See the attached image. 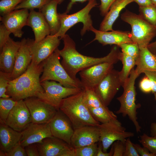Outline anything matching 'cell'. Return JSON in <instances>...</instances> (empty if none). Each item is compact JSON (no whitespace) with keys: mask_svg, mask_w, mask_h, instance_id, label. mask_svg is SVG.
Returning a JSON list of instances; mask_svg holds the SVG:
<instances>
[{"mask_svg":"<svg viewBox=\"0 0 156 156\" xmlns=\"http://www.w3.org/2000/svg\"><path fill=\"white\" fill-rule=\"evenodd\" d=\"M58 4H61L62 2H63L65 0H56Z\"/></svg>","mask_w":156,"mask_h":156,"instance_id":"db71d44e","label":"cell"},{"mask_svg":"<svg viewBox=\"0 0 156 156\" xmlns=\"http://www.w3.org/2000/svg\"><path fill=\"white\" fill-rule=\"evenodd\" d=\"M139 6H145L153 4L151 0H133Z\"/></svg>","mask_w":156,"mask_h":156,"instance_id":"f907efd6","label":"cell"},{"mask_svg":"<svg viewBox=\"0 0 156 156\" xmlns=\"http://www.w3.org/2000/svg\"><path fill=\"white\" fill-rule=\"evenodd\" d=\"M119 59L123 65L121 70L119 72V78L123 87L128 79L131 70L135 65L136 61L122 52L120 53Z\"/></svg>","mask_w":156,"mask_h":156,"instance_id":"83f0119b","label":"cell"},{"mask_svg":"<svg viewBox=\"0 0 156 156\" xmlns=\"http://www.w3.org/2000/svg\"><path fill=\"white\" fill-rule=\"evenodd\" d=\"M147 47L148 49L153 54H156V40L151 43H150Z\"/></svg>","mask_w":156,"mask_h":156,"instance_id":"816d5d0a","label":"cell"},{"mask_svg":"<svg viewBox=\"0 0 156 156\" xmlns=\"http://www.w3.org/2000/svg\"><path fill=\"white\" fill-rule=\"evenodd\" d=\"M129 138H127L125 142V147L123 156H139Z\"/></svg>","mask_w":156,"mask_h":156,"instance_id":"ab89813d","label":"cell"},{"mask_svg":"<svg viewBox=\"0 0 156 156\" xmlns=\"http://www.w3.org/2000/svg\"><path fill=\"white\" fill-rule=\"evenodd\" d=\"M135 65L137 67L135 70L139 76L145 70H156V55L152 53L147 47L140 49Z\"/></svg>","mask_w":156,"mask_h":156,"instance_id":"4316f807","label":"cell"},{"mask_svg":"<svg viewBox=\"0 0 156 156\" xmlns=\"http://www.w3.org/2000/svg\"><path fill=\"white\" fill-rule=\"evenodd\" d=\"M23 0H0V16L5 15L14 10L16 6Z\"/></svg>","mask_w":156,"mask_h":156,"instance_id":"8d00e7d4","label":"cell"},{"mask_svg":"<svg viewBox=\"0 0 156 156\" xmlns=\"http://www.w3.org/2000/svg\"><path fill=\"white\" fill-rule=\"evenodd\" d=\"M6 156H27L25 148L19 143H17L10 151L5 153Z\"/></svg>","mask_w":156,"mask_h":156,"instance_id":"f35d334b","label":"cell"},{"mask_svg":"<svg viewBox=\"0 0 156 156\" xmlns=\"http://www.w3.org/2000/svg\"><path fill=\"white\" fill-rule=\"evenodd\" d=\"M121 18L131 25V39L140 49L147 47L156 35V28L139 14L127 10L121 14Z\"/></svg>","mask_w":156,"mask_h":156,"instance_id":"8992f818","label":"cell"},{"mask_svg":"<svg viewBox=\"0 0 156 156\" xmlns=\"http://www.w3.org/2000/svg\"><path fill=\"white\" fill-rule=\"evenodd\" d=\"M57 4L56 0H51L39 10L44 16L49 26L51 35L57 34L60 27L58 13L57 11Z\"/></svg>","mask_w":156,"mask_h":156,"instance_id":"484cf974","label":"cell"},{"mask_svg":"<svg viewBox=\"0 0 156 156\" xmlns=\"http://www.w3.org/2000/svg\"><path fill=\"white\" fill-rule=\"evenodd\" d=\"M139 75L135 69L131 70L129 77L122 87V94L117 98L120 104L119 109L116 112L124 117L127 116L134 125L136 132H141V127L138 121L137 109L140 106L135 103L136 92L135 88V79Z\"/></svg>","mask_w":156,"mask_h":156,"instance_id":"5b68a950","label":"cell"},{"mask_svg":"<svg viewBox=\"0 0 156 156\" xmlns=\"http://www.w3.org/2000/svg\"><path fill=\"white\" fill-rule=\"evenodd\" d=\"M98 126H86L74 130L70 145L74 148L90 145L100 141Z\"/></svg>","mask_w":156,"mask_h":156,"instance_id":"d6986e66","label":"cell"},{"mask_svg":"<svg viewBox=\"0 0 156 156\" xmlns=\"http://www.w3.org/2000/svg\"><path fill=\"white\" fill-rule=\"evenodd\" d=\"M24 101L29 110L33 123H49L57 110L51 104L37 97H29Z\"/></svg>","mask_w":156,"mask_h":156,"instance_id":"8fae6325","label":"cell"},{"mask_svg":"<svg viewBox=\"0 0 156 156\" xmlns=\"http://www.w3.org/2000/svg\"></svg>","mask_w":156,"mask_h":156,"instance_id":"9f6ffc18","label":"cell"},{"mask_svg":"<svg viewBox=\"0 0 156 156\" xmlns=\"http://www.w3.org/2000/svg\"><path fill=\"white\" fill-rule=\"evenodd\" d=\"M89 109L93 118L100 123H104L117 119L116 115L107 106L90 108Z\"/></svg>","mask_w":156,"mask_h":156,"instance_id":"f1b7e54d","label":"cell"},{"mask_svg":"<svg viewBox=\"0 0 156 156\" xmlns=\"http://www.w3.org/2000/svg\"><path fill=\"white\" fill-rule=\"evenodd\" d=\"M114 64L104 62L85 68L79 72L83 89L88 88L94 90L108 72L113 69Z\"/></svg>","mask_w":156,"mask_h":156,"instance_id":"5bb4252c","label":"cell"},{"mask_svg":"<svg viewBox=\"0 0 156 156\" xmlns=\"http://www.w3.org/2000/svg\"><path fill=\"white\" fill-rule=\"evenodd\" d=\"M83 89L80 92L63 99L59 109L71 121L74 130L86 126H98L100 123L92 116L83 99Z\"/></svg>","mask_w":156,"mask_h":156,"instance_id":"3957f363","label":"cell"},{"mask_svg":"<svg viewBox=\"0 0 156 156\" xmlns=\"http://www.w3.org/2000/svg\"><path fill=\"white\" fill-rule=\"evenodd\" d=\"M139 87L141 90L144 92L148 93L152 92L151 81L146 75L140 81Z\"/></svg>","mask_w":156,"mask_h":156,"instance_id":"7bdbcfd3","label":"cell"},{"mask_svg":"<svg viewBox=\"0 0 156 156\" xmlns=\"http://www.w3.org/2000/svg\"><path fill=\"white\" fill-rule=\"evenodd\" d=\"M98 4L96 0H89L84 8L75 13L71 14H68L65 12L58 13L60 27L58 32L54 36L60 37L62 39L70 28L79 22L82 23L83 25L80 32L82 36L87 31H91L93 27L89 13L92 9Z\"/></svg>","mask_w":156,"mask_h":156,"instance_id":"52a82bcc","label":"cell"},{"mask_svg":"<svg viewBox=\"0 0 156 156\" xmlns=\"http://www.w3.org/2000/svg\"><path fill=\"white\" fill-rule=\"evenodd\" d=\"M44 92L39 94L37 97L48 103L57 110L59 109L62 100L77 94L83 89L66 87L55 81L46 80L41 82Z\"/></svg>","mask_w":156,"mask_h":156,"instance_id":"9c48e42d","label":"cell"},{"mask_svg":"<svg viewBox=\"0 0 156 156\" xmlns=\"http://www.w3.org/2000/svg\"><path fill=\"white\" fill-rule=\"evenodd\" d=\"M28 10L26 9L13 10L0 16V20L15 37L21 38L24 34L22 29L26 25L29 14Z\"/></svg>","mask_w":156,"mask_h":156,"instance_id":"e0dca14e","label":"cell"},{"mask_svg":"<svg viewBox=\"0 0 156 156\" xmlns=\"http://www.w3.org/2000/svg\"><path fill=\"white\" fill-rule=\"evenodd\" d=\"M122 52L133 58L136 61L139 54L140 49L136 43H124L118 46Z\"/></svg>","mask_w":156,"mask_h":156,"instance_id":"e575fe53","label":"cell"},{"mask_svg":"<svg viewBox=\"0 0 156 156\" xmlns=\"http://www.w3.org/2000/svg\"><path fill=\"white\" fill-rule=\"evenodd\" d=\"M122 86L119 71L112 69L94 89L103 105L107 107Z\"/></svg>","mask_w":156,"mask_h":156,"instance_id":"30bf717a","label":"cell"},{"mask_svg":"<svg viewBox=\"0 0 156 156\" xmlns=\"http://www.w3.org/2000/svg\"><path fill=\"white\" fill-rule=\"evenodd\" d=\"M153 4L156 5V0H151Z\"/></svg>","mask_w":156,"mask_h":156,"instance_id":"11a10c76","label":"cell"},{"mask_svg":"<svg viewBox=\"0 0 156 156\" xmlns=\"http://www.w3.org/2000/svg\"><path fill=\"white\" fill-rule=\"evenodd\" d=\"M22 136L21 132L14 130L4 123L0 122V149L7 153L19 143Z\"/></svg>","mask_w":156,"mask_h":156,"instance_id":"cb8c5ba5","label":"cell"},{"mask_svg":"<svg viewBox=\"0 0 156 156\" xmlns=\"http://www.w3.org/2000/svg\"><path fill=\"white\" fill-rule=\"evenodd\" d=\"M26 25L32 29L35 42H38L51 34L49 26L42 13L34 10H30Z\"/></svg>","mask_w":156,"mask_h":156,"instance_id":"603a6c76","label":"cell"},{"mask_svg":"<svg viewBox=\"0 0 156 156\" xmlns=\"http://www.w3.org/2000/svg\"><path fill=\"white\" fill-rule=\"evenodd\" d=\"M31 122L29 110L23 100L17 101L10 112L5 124L13 129L22 132Z\"/></svg>","mask_w":156,"mask_h":156,"instance_id":"2e32d148","label":"cell"},{"mask_svg":"<svg viewBox=\"0 0 156 156\" xmlns=\"http://www.w3.org/2000/svg\"><path fill=\"white\" fill-rule=\"evenodd\" d=\"M98 126L100 134L99 141L104 153H107V149L115 142L120 140L125 142L127 138L134 136V133L126 131V128L117 119L100 124Z\"/></svg>","mask_w":156,"mask_h":156,"instance_id":"ba28073f","label":"cell"},{"mask_svg":"<svg viewBox=\"0 0 156 156\" xmlns=\"http://www.w3.org/2000/svg\"><path fill=\"white\" fill-rule=\"evenodd\" d=\"M83 99L89 108H96L104 105L94 89L85 88L83 89Z\"/></svg>","mask_w":156,"mask_h":156,"instance_id":"f546056e","label":"cell"},{"mask_svg":"<svg viewBox=\"0 0 156 156\" xmlns=\"http://www.w3.org/2000/svg\"><path fill=\"white\" fill-rule=\"evenodd\" d=\"M11 33L7 29L4 25L2 23L0 25V51L6 42L10 37Z\"/></svg>","mask_w":156,"mask_h":156,"instance_id":"60d3db41","label":"cell"},{"mask_svg":"<svg viewBox=\"0 0 156 156\" xmlns=\"http://www.w3.org/2000/svg\"><path fill=\"white\" fill-rule=\"evenodd\" d=\"M36 144L39 156H75L74 148L53 136Z\"/></svg>","mask_w":156,"mask_h":156,"instance_id":"4fadbf2b","label":"cell"},{"mask_svg":"<svg viewBox=\"0 0 156 156\" xmlns=\"http://www.w3.org/2000/svg\"><path fill=\"white\" fill-rule=\"evenodd\" d=\"M74 148L75 156H97L98 146L96 143Z\"/></svg>","mask_w":156,"mask_h":156,"instance_id":"836d02e7","label":"cell"},{"mask_svg":"<svg viewBox=\"0 0 156 156\" xmlns=\"http://www.w3.org/2000/svg\"><path fill=\"white\" fill-rule=\"evenodd\" d=\"M99 144L98 146V151L97 156H112L114 153V149L112 145L110 151L109 153H104L103 151L102 146L101 142L99 141Z\"/></svg>","mask_w":156,"mask_h":156,"instance_id":"c3c4849f","label":"cell"},{"mask_svg":"<svg viewBox=\"0 0 156 156\" xmlns=\"http://www.w3.org/2000/svg\"><path fill=\"white\" fill-rule=\"evenodd\" d=\"M21 44V41H15L9 37L0 51V71L12 73L14 66L16 55Z\"/></svg>","mask_w":156,"mask_h":156,"instance_id":"44dd1931","label":"cell"},{"mask_svg":"<svg viewBox=\"0 0 156 156\" xmlns=\"http://www.w3.org/2000/svg\"><path fill=\"white\" fill-rule=\"evenodd\" d=\"M133 144L140 156H156V155L151 153L146 148L142 147L138 144L133 143Z\"/></svg>","mask_w":156,"mask_h":156,"instance_id":"7dc6e473","label":"cell"},{"mask_svg":"<svg viewBox=\"0 0 156 156\" xmlns=\"http://www.w3.org/2000/svg\"><path fill=\"white\" fill-rule=\"evenodd\" d=\"M140 14L145 20L156 28V5L153 4L139 6Z\"/></svg>","mask_w":156,"mask_h":156,"instance_id":"1f68e13d","label":"cell"},{"mask_svg":"<svg viewBox=\"0 0 156 156\" xmlns=\"http://www.w3.org/2000/svg\"><path fill=\"white\" fill-rule=\"evenodd\" d=\"M155 98L156 100V92L153 93ZM151 135L152 136L156 135V122L152 123L151 126Z\"/></svg>","mask_w":156,"mask_h":156,"instance_id":"f5cc1de1","label":"cell"},{"mask_svg":"<svg viewBox=\"0 0 156 156\" xmlns=\"http://www.w3.org/2000/svg\"><path fill=\"white\" fill-rule=\"evenodd\" d=\"M49 124L53 136L70 145L74 129L70 120L64 112L58 110Z\"/></svg>","mask_w":156,"mask_h":156,"instance_id":"9a60e30c","label":"cell"},{"mask_svg":"<svg viewBox=\"0 0 156 156\" xmlns=\"http://www.w3.org/2000/svg\"><path fill=\"white\" fill-rule=\"evenodd\" d=\"M139 141L151 153L156 155V135L150 136L143 133L140 136Z\"/></svg>","mask_w":156,"mask_h":156,"instance_id":"d590c367","label":"cell"},{"mask_svg":"<svg viewBox=\"0 0 156 156\" xmlns=\"http://www.w3.org/2000/svg\"><path fill=\"white\" fill-rule=\"evenodd\" d=\"M143 73L150 80L152 87V92H156V70H145Z\"/></svg>","mask_w":156,"mask_h":156,"instance_id":"f6af8a7d","label":"cell"},{"mask_svg":"<svg viewBox=\"0 0 156 156\" xmlns=\"http://www.w3.org/2000/svg\"><path fill=\"white\" fill-rule=\"evenodd\" d=\"M28 39L32 56V62L38 65L47 59L58 48L60 43L59 37L50 35L38 42Z\"/></svg>","mask_w":156,"mask_h":156,"instance_id":"7c38bea8","label":"cell"},{"mask_svg":"<svg viewBox=\"0 0 156 156\" xmlns=\"http://www.w3.org/2000/svg\"><path fill=\"white\" fill-rule=\"evenodd\" d=\"M64 46L61 50L58 49L60 56L62 58L61 64L68 75L73 79H77V73L81 71L92 66L104 62L114 64L119 60L118 47L114 45L109 53L101 57H94L81 54L76 50L75 43L70 37L66 34L62 38Z\"/></svg>","mask_w":156,"mask_h":156,"instance_id":"6da1fadb","label":"cell"},{"mask_svg":"<svg viewBox=\"0 0 156 156\" xmlns=\"http://www.w3.org/2000/svg\"><path fill=\"white\" fill-rule=\"evenodd\" d=\"M116 0H100L99 10L101 16H105L109 11L111 5Z\"/></svg>","mask_w":156,"mask_h":156,"instance_id":"ee69618b","label":"cell"},{"mask_svg":"<svg viewBox=\"0 0 156 156\" xmlns=\"http://www.w3.org/2000/svg\"><path fill=\"white\" fill-rule=\"evenodd\" d=\"M21 132L19 142L23 147L41 142L44 138L53 136L49 123L31 122Z\"/></svg>","mask_w":156,"mask_h":156,"instance_id":"ac0fdd59","label":"cell"},{"mask_svg":"<svg viewBox=\"0 0 156 156\" xmlns=\"http://www.w3.org/2000/svg\"><path fill=\"white\" fill-rule=\"evenodd\" d=\"M16 55L11 77L12 80L23 74L26 71L32 60L28 39L23 38Z\"/></svg>","mask_w":156,"mask_h":156,"instance_id":"7402d4cb","label":"cell"},{"mask_svg":"<svg viewBox=\"0 0 156 156\" xmlns=\"http://www.w3.org/2000/svg\"><path fill=\"white\" fill-rule=\"evenodd\" d=\"M51 0H23L17 5L14 10L26 9L28 10L38 9L39 10Z\"/></svg>","mask_w":156,"mask_h":156,"instance_id":"d6a6232c","label":"cell"},{"mask_svg":"<svg viewBox=\"0 0 156 156\" xmlns=\"http://www.w3.org/2000/svg\"><path fill=\"white\" fill-rule=\"evenodd\" d=\"M88 0H70L65 12L67 14L68 13L71 9L73 5L76 3L77 2L83 3Z\"/></svg>","mask_w":156,"mask_h":156,"instance_id":"681fc988","label":"cell"},{"mask_svg":"<svg viewBox=\"0 0 156 156\" xmlns=\"http://www.w3.org/2000/svg\"><path fill=\"white\" fill-rule=\"evenodd\" d=\"M24 148L27 156H39L36 143L29 144Z\"/></svg>","mask_w":156,"mask_h":156,"instance_id":"bcb514c9","label":"cell"},{"mask_svg":"<svg viewBox=\"0 0 156 156\" xmlns=\"http://www.w3.org/2000/svg\"><path fill=\"white\" fill-rule=\"evenodd\" d=\"M11 74L0 71V97L9 98L10 96L6 94L9 83L12 80Z\"/></svg>","mask_w":156,"mask_h":156,"instance_id":"74e56055","label":"cell"},{"mask_svg":"<svg viewBox=\"0 0 156 156\" xmlns=\"http://www.w3.org/2000/svg\"><path fill=\"white\" fill-rule=\"evenodd\" d=\"M133 0H116L111 6L100 24L99 30L103 31L113 30V25L122 10Z\"/></svg>","mask_w":156,"mask_h":156,"instance_id":"d4e9b609","label":"cell"},{"mask_svg":"<svg viewBox=\"0 0 156 156\" xmlns=\"http://www.w3.org/2000/svg\"><path fill=\"white\" fill-rule=\"evenodd\" d=\"M17 101L12 98L0 99V122L5 124L8 115Z\"/></svg>","mask_w":156,"mask_h":156,"instance_id":"4dcf8cb0","label":"cell"},{"mask_svg":"<svg viewBox=\"0 0 156 156\" xmlns=\"http://www.w3.org/2000/svg\"><path fill=\"white\" fill-rule=\"evenodd\" d=\"M91 31L94 33L95 37L90 43L97 40L103 46L114 44L118 47L124 43H134L129 31L113 30L110 32L103 31L94 27Z\"/></svg>","mask_w":156,"mask_h":156,"instance_id":"ffe728a7","label":"cell"},{"mask_svg":"<svg viewBox=\"0 0 156 156\" xmlns=\"http://www.w3.org/2000/svg\"><path fill=\"white\" fill-rule=\"evenodd\" d=\"M58 48L44 60L40 83L46 80L57 81L63 86L69 88L83 89L80 80L72 78L68 74L60 61Z\"/></svg>","mask_w":156,"mask_h":156,"instance_id":"277c9868","label":"cell"},{"mask_svg":"<svg viewBox=\"0 0 156 156\" xmlns=\"http://www.w3.org/2000/svg\"><path fill=\"white\" fill-rule=\"evenodd\" d=\"M44 60L38 65L31 62L24 73L10 81L6 92L17 101L31 97H37L44 92L40 81Z\"/></svg>","mask_w":156,"mask_h":156,"instance_id":"7a4b0ae2","label":"cell"},{"mask_svg":"<svg viewBox=\"0 0 156 156\" xmlns=\"http://www.w3.org/2000/svg\"><path fill=\"white\" fill-rule=\"evenodd\" d=\"M114 149L113 156H123L125 147V142L120 140L115 142L112 145Z\"/></svg>","mask_w":156,"mask_h":156,"instance_id":"b9f144b4","label":"cell"}]
</instances>
